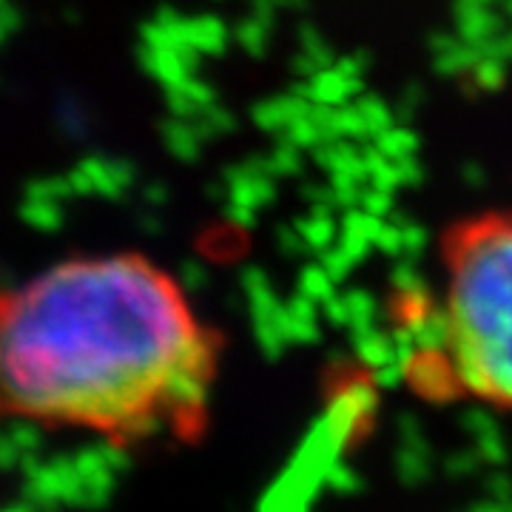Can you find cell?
I'll return each mask as SVG.
<instances>
[{
	"instance_id": "cell-1",
	"label": "cell",
	"mask_w": 512,
	"mask_h": 512,
	"mask_svg": "<svg viewBox=\"0 0 512 512\" xmlns=\"http://www.w3.org/2000/svg\"><path fill=\"white\" fill-rule=\"evenodd\" d=\"M222 339L137 251L69 256L0 288V421L117 447L208 430Z\"/></svg>"
},
{
	"instance_id": "cell-2",
	"label": "cell",
	"mask_w": 512,
	"mask_h": 512,
	"mask_svg": "<svg viewBox=\"0 0 512 512\" xmlns=\"http://www.w3.org/2000/svg\"><path fill=\"white\" fill-rule=\"evenodd\" d=\"M441 259V336L407 362V376L421 396L512 413V211L453 225Z\"/></svg>"
}]
</instances>
